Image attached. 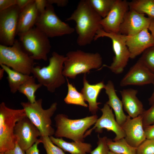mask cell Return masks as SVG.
Segmentation results:
<instances>
[{"instance_id":"1","label":"cell","mask_w":154,"mask_h":154,"mask_svg":"<svg viewBox=\"0 0 154 154\" xmlns=\"http://www.w3.org/2000/svg\"><path fill=\"white\" fill-rule=\"evenodd\" d=\"M102 19L92 8L88 0H81L66 21L75 22V30L78 35L77 43L79 46H83L90 44L97 31L102 29L100 23Z\"/></svg>"},{"instance_id":"2","label":"cell","mask_w":154,"mask_h":154,"mask_svg":"<svg viewBox=\"0 0 154 154\" xmlns=\"http://www.w3.org/2000/svg\"><path fill=\"white\" fill-rule=\"evenodd\" d=\"M66 56L62 73L66 78L74 79L79 74L89 73L92 69L99 70L103 65L102 57L98 52L78 50L68 52Z\"/></svg>"},{"instance_id":"3","label":"cell","mask_w":154,"mask_h":154,"mask_svg":"<svg viewBox=\"0 0 154 154\" xmlns=\"http://www.w3.org/2000/svg\"><path fill=\"white\" fill-rule=\"evenodd\" d=\"M66 58V56L53 52L49 59L48 65L42 68L38 66L34 67L31 74L39 83L49 92L53 93L66 82L62 72Z\"/></svg>"},{"instance_id":"4","label":"cell","mask_w":154,"mask_h":154,"mask_svg":"<svg viewBox=\"0 0 154 154\" xmlns=\"http://www.w3.org/2000/svg\"><path fill=\"white\" fill-rule=\"evenodd\" d=\"M98 119L97 115L77 119H71L63 114H57L54 118L56 129L54 136L66 138L76 142H84L86 132L94 125Z\"/></svg>"},{"instance_id":"5","label":"cell","mask_w":154,"mask_h":154,"mask_svg":"<svg viewBox=\"0 0 154 154\" xmlns=\"http://www.w3.org/2000/svg\"><path fill=\"white\" fill-rule=\"evenodd\" d=\"M24 110L8 107L3 102L0 104V153L13 149L16 140L14 128L16 123L26 116Z\"/></svg>"},{"instance_id":"6","label":"cell","mask_w":154,"mask_h":154,"mask_svg":"<svg viewBox=\"0 0 154 154\" xmlns=\"http://www.w3.org/2000/svg\"><path fill=\"white\" fill-rule=\"evenodd\" d=\"M20 42L15 40L10 46L0 45V64L6 66L25 74H31L35 63L23 49Z\"/></svg>"},{"instance_id":"7","label":"cell","mask_w":154,"mask_h":154,"mask_svg":"<svg viewBox=\"0 0 154 154\" xmlns=\"http://www.w3.org/2000/svg\"><path fill=\"white\" fill-rule=\"evenodd\" d=\"M42 100L39 99L33 103L22 102L21 104L26 116L38 129L41 136L50 137L54 135L55 131L51 125V117L57 109V104L53 103L49 108L44 109Z\"/></svg>"},{"instance_id":"8","label":"cell","mask_w":154,"mask_h":154,"mask_svg":"<svg viewBox=\"0 0 154 154\" xmlns=\"http://www.w3.org/2000/svg\"><path fill=\"white\" fill-rule=\"evenodd\" d=\"M18 36L25 51L33 59L47 60L51 46L45 34L35 27Z\"/></svg>"},{"instance_id":"9","label":"cell","mask_w":154,"mask_h":154,"mask_svg":"<svg viewBox=\"0 0 154 154\" xmlns=\"http://www.w3.org/2000/svg\"><path fill=\"white\" fill-rule=\"evenodd\" d=\"M105 37L110 38L112 41L115 56L110 66L103 65L100 70L106 67L114 74H120L123 72L130 58V52L126 43V36L119 33H107L101 29L97 31L94 40Z\"/></svg>"},{"instance_id":"10","label":"cell","mask_w":154,"mask_h":154,"mask_svg":"<svg viewBox=\"0 0 154 154\" xmlns=\"http://www.w3.org/2000/svg\"><path fill=\"white\" fill-rule=\"evenodd\" d=\"M35 25L48 38L70 35L75 31L74 28L59 18L53 5L48 3L44 12L40 14Z\"/></svg>"},{"instance_id":"11","label":"cell","mask_w":154,"mask_h":154,"mask_svg":"<svg viewBox=\"0 0 154 154\" xmlns=\"http://www.w3.org/2000/svg\"><path fill=\"white\" fill-rule=\"evenodd\" d=\"M21 11L16 5L0 11V44L10 46L14 43L19 15Z\"/></svg>"},{"instance_id":"12","label":"cell","mask_w":154,"mask_h":154,"mask_svg":"<svg viewBox=\"0 0 154 154\" xmlns=\"http://www.w3.org/2000/svg\"><path fill=\"white\" fill-rule=\"evenodd\" d=\"M14 133L16 141L25 151L38 141L39 136H41L39 130L26 116L16 123Z\"/></svg>"},{"instance_id":"13","label":"cell","mask_w":154,"mask_h":154,"mask_svg":"<svg viewBox=\"0 0 154 154\" xmlns=\"http://www.w3.org/2000/svg\"><path fill=\"white\" fill-rule=\"evenodd\" d=\"M100 110L102 113V116L97 119L94 126L86 132L84 135V138L90 135L94 130L96 133H101L102 132L103 129H105L108 131H112L115 134L116 136L113 139L114 141L124 138V132L121 126L115 119L112 109L106 103Z\"/></svg>"},{"instance_id":"14","label":"cell","mask_w":154,"mask_h":154,"mask_svg":"<svg viewBox=\"0 0 154 154\" xmlns=\"http://www.w3.org/2000/svg\"><path fill=\"white\" fill-rule=\"evenodd\" d=\"M129 9V2L126 0H115L108 15L100 21L102 29L107 33H119L120 26Z\"/></svg>"},{"instance_id":"15","label":"cell","mask_w":154,"mask_h":154,"mask_svg":"<svg viewBox=\"0 0 154 154\" xmlns=\"http://www.w3.org/2000/svg\"><path fill=\"white\" fill-rule=\"evenodd\" d=\"M145 15L129 9L125 15L119 33L131 36L144 29H148L152 18L146 17Z\"/></svg>"},{"instance_id":"16","label":"cell","mask_w":154,"mask_h":154,"mask_svg":"<svg viewBox=\"0 0 154 154\" xmlns=\"http://www.w3.org/2000/svg\"><path fill=\"white\" fill-rule=\"evenodd\" d=\"M154 74L139 60L121 80L120 85L142 86L153 84Z\"/></svg>"},{"instance_id":"17","label":"cell","mask_w":154,"mask_h":154,"mask_svg":"<svg viewBox=\"0 0 154 154\" xmlns=\"http://www.w3.org/2000/svg\"><path fill=\"white\" fill-rule=\"evenodd\" d=\"M121 126L125 134V140L131 146L137 148L146 139L141 115L132 119L128 115Z\"/></svg>"},{"instance_id":"18","label":"cell","mask_w":154,"mask_h":154,"mask_svg":"<svg viewBox=\"0 0 154 154\" xmlns=\"http://www.w3.org/2000/svg\"><path fill=\"white\" fill-rule=\"evenodd\" d=\"M126 43L130 58L134 59L154 45V40L148 29H145L134 35L126 36Z\"/></svg>"},{"instance_id":"19","label":"cell","mask_w":154,"mask_h":154,"mask_svg":"<svg viewBox=\"0 0 154 154\" xmlns=\"http://www.w3.org/2000/svg\"><path fill=\"white\" fill-rule=\"evenodd\" d=\"M83 81V87L80 92L85 101L88 103L89 111L93 115L96 114L99 109L98 106L101 104L97 102V98L101 90L104 88L106 85L103 81L94 84H90L86 79V74H84Z\"/></svg>"},{"instance_id":"20","label":"cell","mask_w":154,"mask_h":154,"mask_svg":"<svg viewBox=\"0 0 154 154\" xmlns=\"http://www.w3.org/2000/svg\"><path fill=\"white\" fill-rule=\"evenodd\" d=\"M124 110L132 118L141 115L145 110L143 104L136 96L138 91L131 88L120 91Z\"/></svg>"},{"instance_id":"21","label":"cell","mask_w":154,"mask_h":154,"mask_svg":"<svg viewBox=\"0 0 154 154\" xmlns=\"http://www.w3.org/2000/svg\"><path fill=\"white\" fill-rule=\"evenodd\" d=\"M39 15L34 0L21 11L19 17L17 35L24 33L33 27Z\"/></svg>"},{"instance_id":"22","label":"cell","mask_w":154,"mask_h":154,"mask_svg":"<svg viewBox=\"0 0 154 154\" xmlns=\"http://www.w3.org/2000/svg\"><path fill=\"white\" fill-rule=\"evenodd\" d=\"M104 89L108 98V100L106 103L113 110L116 120L118 123L121 126L125 121L127 116L123 112L122 101L116 93L112 82L109 80L105 85Z\"/></svg>"},{"instance_id":"23","label":"cell","mask_w":154,"mask_h":154,"mask_svg":"<svg viewBox=\"0 0 154 154\" xmlns=\"http://www.w3.org/2000/svg\"><path fill=\"white\" fill-rule=\"evenodd\" d=\"M52 143L63 149L71 154H87L92 151V146L89 143L84 142L66 141L62 138L50 137Z\"/></svg>"},{"instance_id":"24","label":"cell","mask_w":154,"mask_h":154,"mask_svg":"<svg viewBox=\"0 0 154 154\" xmlns=\"http://www.w3.org/2000/svg\"><path fill=\"white\" fill-rule=\"evenodd\" d=\"M0 65L7 74V78L11 92L13 94L16 93L20 86L30 76L16 71L6 65Z\"/></svg>"},{"instance_id":"25","label":"cell","mask_w":154,"mask_h":154,"mask_svg":"<svg viewBox=\"0 0 154 154\" xmlns=\"http://www.w3.org/2000/svg\"><path fill=\"white\" fill-rule=\"evenodd\" d=\"M107 143L110 151L116 154H137V148L129 144L123 138L114 141L107 138Z\"/></svg>"},{"instance_id":"26","label":"cell","mask_w":154,"mask_h":154,"mask_svg":"<svg viewBox=\"0 0 154 154\" xmlns=\"http://www.w3.org/2000/svg\"><path fill=\"white\" fill-rule=\"evenodd\" d=\"M35 79L33 76H30L18 90V92L24 95L27 98L28 101L31 103L36 101L35 93L38 88L42 86L39 83H36Z\"/></svg>"},{"instance_id":"27","label":"cell","mask_w":154,"mask_h":154,"mask_svg":"<svg viewBox=\"0 0 154 154\" xmlns=\"http://www.w3.org/2000/svg\"><path fill=\"white\" fill-rule=\"evenodd\" d=\"M130 9L154 18V0H133L129 2Z\"/></svg>"},{"instance_id":"28","label":"cell","mask_w":154,"mask_h":154,"mask_svg":"<svg viewBox=\"0 0 154 154\" xmlns=\"http://www.w3.org/2000/svg\"><path fill=\"white\" fill-rule=\"evenodd\" d=\"M66 78L67 83L68 90L67 94L64 99L65 102L68 104L88 107V105L85 103L82 93L78 92L75 86L72 84L70 83L67 78Z\"/></svg>"},{"instance_id":"29","label":"cell","mask_w":154,"mask_h":154,"mask_svg":"<svg viewBox=\"0 0 154 154\" xmlns=\"http://www.w3.org/2000/svg\"><path fill=\"white\" fill-rule=\"evenodd\" d=\"M115 0H88L93 9L102 18L106 17L111 10Z\"/></svg>"},{"instance_id":"30","label":"cell","mask_w":154,"mask_h":154,"mask_svg":"<svg viewBox=\"0 0 154 154\" xmlns=\"http://www.w3.org/2000/svg\"><path fill=\"white\" fill-rule=\"evenodd\" d=\"M139 60L154 74V45L146 49Z\"/></svg>"},{"instance_id":"31","label":"cell","mask_w":154,"mask_h":154,"mask_svg":"<svg viewBox=\"0 0 154 154\" xmlns=\"http://www.w3.org/2000/svg\"><path fill=\"white\" fill-rule=\"evenodd\" d=\"M46 151V154H66L62 149L55 145L50 137L41 136L40 138Z\"/></svg>"},{"instance_id":"32","label":"cell","mask_w":154,"mask_h":154,"mask_svg":"<svg viewBox=\"0 0 154 154\" xmlns=\"http://www.w3.org/2000/svg\"><path fill=\"white\" fill-rule=\"evenodd\" d=\"M137 154H154V139L145 140L137 147Z\"/></svg>"},{"instance_id":"33","label":"cell","mask_w":154,"mask_h":154,"mask_svg":"<svg viewBox=\"0 0 154 154\" xmlns=\"http://www.w3.org/2000/svg\"><path fill=\"white\" fill-rule=\"evenodd\" d=\"M107 138L106 136L100 137L98 136L97 146L90 154H108L110 150L107 143Z\"/></svg>"},{"instance_id":"34","label":"cell","mask_w":154,"mask_h":154,"mask_svg":"<svg viewBox=\"0 0 154 154\" xmlns=\"http://www.w3.org/2000/svg\"><path fill=\"white\" fill-rule=\"evenodd\" d=\"M143 127L154 123V104L148 110H144L141 115Z\"/></svg>"},{"instance_id":"35","label":"cell","mask_w":154,"mask_h":154,"mask_svg":"<svg viewBox=\"0 0 154 154\" xmlns=\"http://www.w3.org/2000/svg\"><path fill=\"white\" fill-rule=\"evenodd\" d=\"M17 0H0V11L17 5Z\"/></svg>"},{"instance_id":"36","label":"cell","mask_w":154,"mask_h":154,"mask_svg":"<svg viewBox=\"0 0 154 154\" xmlns=\"http://www.w3.org/2000/svg\"><path fill=\"white\" fill-rule=\"evenodd\" d=\"M35 3L40 14L45 11L48 3L46 0H35Z\"/></svg>"},{"instance_id":"37","label":"cell","mask_w":154,"mask_h":154,"mask_svg":"<svg viewBox=\"0 0 154 154\" xmlns=\"http://www.w3.org/2000/svg\"><path fill=\"white\" fill-rule=\"evenodd\" d=\"M143 127L146 138L154 139V123Z\"/></svg>"},{"instance_id":"38","label":"cell","mask_w":154,"mask_h":154,"mask_svg":"<svg viewBox=\"0 0 154 154\" xmlns=\"http://www.w3.org/2000/svg\"><path fill=\"white\" fill-rule=\"evenodd\" d=\"M25 152L16 141L15 146L13 149L5 152L3 154H26Z\"/></svg>"},{"instance_id":"39","label":"cell","mask_w":154,"mask_h":154,"mask_svg":"<svg viewBox=\"0 0 154 154\" xmlns=\"http://www.w3.org/2000/svg\"><path fill=\"white\" fill-rule=\"evenodd\" d=\"M40 143H41V141L39 139L32 147L25 151L26 154H39L38 145Z\"/></svg>"},{"instance_id":"40","label":"cell","mask_w":154,"mask_h":154,"mask_svg":"<svg viewBox=\"0 0 154 154\" xmlns=\"http://www.w3.org/2000/svg\"><path fill=\"white\" fill-rule=\"evenodd\" d=\"M48 4L52 5L56 4L58 7H63L66 6L68 3L67 0H47Z\"/></svg>"},{"instance_id":"41","label":"cell","mask_w":154,"mask_h":154,"mask_svg":"<svg viewBox=\"0 0 154 154\" xmlns=\"http://www.w3.org/2000/svg\"><path fill=\"white\" fill-rule=\"evenodd\" d=\"M17 5L21 10L33 2L34 0H17Z\"/></svg>"},{"instance_id":"42","label":"cell","mask_w":154,"mask_h":154,"mask_svg":"<svg viewBox=\"0 0 154 154\" xmlns=\"http://www.w3.org/2000/svg\"><path fill=\"white\" fill-rule=\"evenodd\" d=\"M148 30L151 32V34L154 40V18H152Z\"/></svg>"},{"instance_id":"43","label":"cell","mask_w":154,"mask_h":154,"mask_svg":"<svg viewBox=\"0 0 154 154\" xmlns=\"http://www.w3.org/2000/svg\"><path fill=\"white\" fill-rule=\"evenodd\" d=\"M152 84L154 86L153 91L151 96L148 99L149 104L151 105L154 104V80Z\"/></svg>"},{"instance_id":"44","label":"cell","mask_w":154,"mask_h":154,"mask_svg":"<svg viewBox=\"0 0 154 154\" xmlns=\"http://www.w3.org/2000/svg\"><path fill=\"white\" fill-rule=\"evenodd\" d=\"M0 68V79H2L3 78V75L4 72H5L4 70L2 68Z\"/></svg>"},{"instance_id":"45","label":"cell","mask_w":154,"mask_h":154,"mask_svg":"<svg viewBox=\"0 0 154 154\" xmlns=\"http://www.w3.org/2000/svg\"><path fill=\"white\" fill-rule=\"evenodd\" d=\"M108 154H116L114 153H113V152H112L111 151H110L109 152Z\"/></svg>"},{"instance_id":"46","label":"cell","mask_w":154,"mask_h":154,"mask_svg":"<svg viewBox=\"0 0 154 154\" xmlns=\"http://www.w3.org/2000/svg\"><path fill=\"white\" fill-rule=\"evenodd\" d=\"M3 153H0V154H3Z\"/></svg>"}]
</instances>
